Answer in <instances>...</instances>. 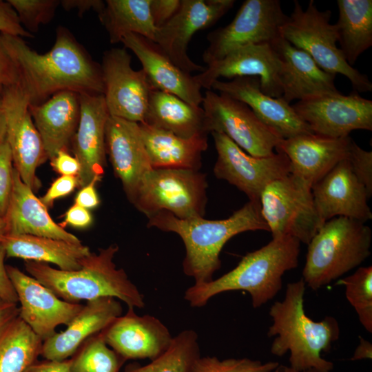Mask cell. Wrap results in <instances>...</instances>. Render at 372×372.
I'll return each instance as SVG.
<instances>
[{"instance_id": "cell-1", "label": "cell", "mask_w": 372, "mask_h": 372, "mask_svg": "<svg viewBox=\"0 0 372 372\" xmlns=\"http://www.w3.org/2000/svg\"><path fill=\"white\" fill-rule=\"evenodd\" d=\"M1 35L30 105L41 104L62 91L104 94L101 65L66 28H57L54 44L43 54L33 50L20 37Z\"/></svg>"}, {"instance_id": "cell-2", "label": "cell", "mask_w": 372, "mask_h": 372, "mask_svg": "<svg viewBox=\"0 0 372 372\" xmlns=\"http://www.w3.org/2000/svg\"><path fill=\"white\" fill-rule=\"evenodd\" d=\"M148 218V227L174 232L180 237L185 248L183 272L194 279L195 285L213 280V275L221 266L220 251L230 238L245 231H269L260 203L251 200L223 220L180 219L166 211Z\"/></svg>"}, {"instance_id": "cell-3", "label": "cell", "mask_w": 372, "mask_h": 372, "mask_svg": "<svg viewBox=\"0 0 372 372\" xmlns=\"http://www.w3.org/2000/svg\"><path fill=\"white\" fill-rule=\"evenodd\" d=\"M306 284L302 279L287 285L285 298L276 301L269 309L273 323L267 335L275 337L271 353L282 356L290 352V367L297 371L314 369L330 372L333 362L321 357V352H329L331 344L340 335L338 321L331 316L316 322L304 311V295Z\"/></svg>"}, {"instance_id": "cell-4", "label": "cell", "mask_w": 372, "mask_h": 372, "mask_svg": "<svg viewBox=\"0 0 372 372\" xmlns=\"http://www.w3.org/2000/svg\"><path fill=\"white\" fill-rule=\"evenodd\" d=\"M300 242L292 237L272 238L266 245L242 257L237 266L210 282L194 285L184 298L192 307H201L217 294L245 291L254 308L272 300L282 287L285 272L298 265Z\"/></svg>"}, {"instance_id": "cell-5", "label": "cell", "mask_w": 372, "mask_h": 372, "mask_svg": "<svg viewBox=\"0 0 372 372\" xmlns=\"http://www.w3.org/2000/svg\"><path fill=\"white\" fill-rule=\"evenodd\" d=\"M118 247L112 244L91 252L81 260V267L74 271L55 269L48 264L25 261L30 276L50 289L59 298L73 303L112 297L128 307L143 309L144 296L129 279L123 269H118L114 258Z\"/></svg>"}, {"instance_id": "cell-6", "label": "cell", "mask_w": 372, "mask_h": 372, "mask_svg": "<svg viewBox=\"0 0 372 372\" xmlns=\"http://www.w3.org/2000/svg\"><path fill=\"white\" fill-rule=\"evenodd\" d=\"M371 238L364 223L342 216L326 221L308 244L302 279L313 290L327 285L370 256Z\"/></svg>"}, {"instance_id": "cell-7", "label": "cell", "mask_w": 372, "mask_h": 372, "mask_svg": "<svg viewBox=\"0 0 372 372\" xmlns=\"http://www.w3.org/2000/svg\"><path fill=\"white\" fill-rule=\"evenodd\" d=\"M293 5V12L280 28L281 37L307 52L324 71L346 76L354 91L371 92L372 83L368 76L349 65L337 45L336 28L330 23L331 12L320 11L313 0L305 9L298 1L295 0Z\"/></svg>"}, {"instance_id": "cell-8", "label": "cell", "mask_w": 372, "mask_h": 372, "mask_svg": "<svg viewBox=\"0 0 372 372\" xmlns=\"http://www.w3.org/2000/svg\"><path fill=\"white\" fill-rule=\"evenodd\" d=\"M206 176L185 168H152L143 177L132 202L147 218L166 211L180 219L203 217Z\"/></svg>"}, {"instance_id": "cell-9", "label": "cell", "mask_w": 372, "mask_h": 372, "mask_svg": "<svg viewBox=\"0 0 372 372\" xmlns=\"http://www.w3.org/2000/svg\"><path fill=\"white\" fill-rule=\"evenodd\" d=\"M260 205L272 238L292 237L308 245L322 225L311 187L292 174L269 183L260 194Z\"/></svg>"}, {"instance_id": "cell-10", "label": "cell", "mask_w": 372, "mask_h": 372, "mask_svg": "<svg viewBox=\"0 0 372 372\" xmlns=\"http://www.w3.org/2000/svg\"><path fill=\"white\" fill-rule=\"evenodd\" d=\"M288 17L278 0L245 1L231 23L208 34L203 61L208 65L249 44L271 43L281 37Z\"/></svg>"}, {"instance_id": "cell-11", "label": "cell", "mask_w": 372, "mask_h": 372, "mask_svg": "<svg viewBox=\"0 0 372 372\" xmlns=\"http://www.w3.org/2000/svg\"><path fill=\"white\" fill-rule=\"evenodd\" d=\"M202 103L208 133L225 134L252 156L273 154L282 139L238 100L209 90L205 92Z\"/></svg>"}, {"instance_id": "cell-12", "label": "cell", "mask_w": 372, "mask_h": 372, "mask_svg": "<svg viewBox=\"0 0 372 372\" xmlns=\"http://www.w3.org/2000/svg\"><path fill=\"white\" fill-rule=\"evenodd\" d=\"M29 105L28 96L19 81L3 88L1 113L14 167L22 180L34 192L41 186L37 169L48 158Z\"/></svg>"}, {"instance_id": "cell-13", "label": "cell", "mask_w": 372, "mask_h": 372, "mask_svg": "<svg viewBox=\"0 0 372 372\" xmlns=\"http://www.w3.org/2000/svg\"><path fill=\"white\" fill-rule=\"evenodd\" d=\"M211 135L217 152L214 175L244 192L249 200L260 203V194L269 183L290 174L289 161L282 152L255 157L225 134L211 132Z\"/></svg>"}, {"instance_id": "cell-14", "label": "cell", "mask_w": 372, "mask_h": 372, "mask_svg": "<svg viewBox=\"0 0 372 372\" xmlns=\"http://www.w3.org/2000/svg\"><path fill=\"white\" fill-rule=\"evenodd\" d=\"M125 48L105 51L101 64L104 98L110 116L143 123L149 96L155 90L145 71L135 70Z\"/></svg>"}, {"instance_id": "cell-15", "label": "cell", "mask_w": 372, "mask_h": 372, "mask_svg": "<svg viewBox=\"0 0 372 372\" xmlns=\"http://www.w3.org/2000/svg\"><path fill=\"white\" fill-rule=\"evenodd\" d=\"M234 3V0H182L174 17L157 28L154 42L181 70L189 74L202 72L205 67L189 58L188 44L197 31L216 23Z\"/></svg>"}, {"instance_id": "cell-16", "label": "cell", "mask_w": 372, "mask_h": 372, "mask_svg": "<svg viewBox=\"0 0 372 372\" xmlns=\"http://www.w3.org/2000/svg\"><path fill=\"white\" fill-rule=\"evenodd\" d=\"M291 106L317 135L345 138L353 130H372V101L355 91L301 100Z\"/></svg>"}, {"instance_id": "cell-17", "label": "cell", "mask_w": 372, "mask_h": 372, "mask_svg": "<svg viewBox=\"0 0 372 372\" xmlns=\"http://www.w3.org/2000/svg\"><path fill=\"white\" fill-rule=\"evenodd\" d=\"M282 62L271 43L249 44L239 48L220 60L207 65L205 70L194 76L201 87L211 89L212 83L220 77L232 79L241 76H256L265 94L280 98Z\"/></svg>"}, {"instance_id": "cell-18", "label": "cell", "mask_w": 372, "mask_h": 372, "mask_svg": "<svg viewBox=\"0 0 372 372\" xmlns=\"http://www.w3.org/2000/svg\"><path fill=\"white\" fill-rule=\"evenodd\" d=\"M8 275L20 304L19 317L43 340L61 324L67 326L83 304L65 301L34 277L6 265Z\"/></svg>"}, {"instance_id": "cell-19", "label": "cell", "mask_w": 372, "mask_h": 372, "mask_svg": "<svg viewBox=\"0 0 372 372\" xmlns=\"http://www.w3.org/2000/svg\"><path fill=\"white\" fill-rule=\"evenodd\" d=\"M311 192L322 224L338 216L364 223L372 218L367 203L371 196L353 174L347 158L316 183Z\"/></svg>"}, {"instance_id": "cell-20", "label": "cell", "mask_w": 372, "mask_h": 372, "mask_svg": "<svg viewBox=\"0 0 372 372\" xmlns=\"http://www.w3.org/2000/svg\"><path fill=\"white\" fill-rule=\"evenodd\" d=\"M102 332L107 344L126 361L156 358L168 349L174 337L159 319L138 316L132 307Z\"/></svg>"}, {"instance_id": "cell-21", "label": "cell", "mask_w": 372, "mask_h": 372, "mask_svg": "<svg viewBox=\"0 0 372 372\" xmlns=\"http://www.w3.org/2000/svg\"><path fill=\"white\" fill-rule=\"evenodd\" d=\"M211 88L245 103L264 124L283 139L313 134L309 126L282 97L273 98L262 92L258 77H236L227 81L216 80Z\"/></svg>"}, {"instance_id": "cell-22", "label": "cell", "mask_w": 372, "mask_h": 372, "mask_svg": "<svg viewBox=\"0 0 372 372\" xmlns=\"http://www.w3.org/2000/svg\"><path fill=\"white\" fill-rule=\"evenodd\" d=\"M79 102L80 117L72 143L81 166L77 177L82 187L104 174L105 127L110 114L103 94H79Z\"/></svg>"}, {"instance_id": "cell-23", "label": "cell", "mask_w": 372, "mask_h": 372, "mask_svg": "<svg viewBox=\"0 0 372 372\" xmlns=\"http://www.w3.org/2000/svg\"><path fill=\"white\" fill-rule=\"evenodd\" d=\"M353 141L350 136L331 138L315 134H302L282 138L275 149L288 158L290 174L312 187L347 158Z\"/></svg>"}, {"instance_id": "cell-24", "label": "cell", "mask_w": 372, "mask_h": 372, "mask_svg": "<svg viewBox=\"0 0 372 372\" xmlns=\"http://www.w3.org/2000/svg\"><path fill=\"white\" fill-rule=\"evenodd\" d=\"M105 147L114 174L132 203L143 177L152 169L139 123L110 116L105 127Z\"/></svg>"}, {"instance_id": "cell-25", "label": "cell", "mask_w": 372, "mask_h": 372, "mask_svg": "<svg viewBox=\"0 0 372 372\" xmlns=\"http://www.w3.org/2000/svg\"><path fill=\"white\" fill-rule=\"evenodd\" d=\"M121 43L139 59L154 89L174 94L192 105L202 103V87L194 76L174 64L156 43L133 33L124 36Z\"/></svg>"}, {"instance_id": "cell-26", "label": "cell", "mask_w": 372, "mask_h": 372, "mask_svg": "<svg viewBox=\"0 0 372 372\" xmlns=\"http://www.w3.org/2000/svg\"><path fill=\"white\" fill-rule=\"evenodd\" d=\"M122 313L121 303L116 298L87 301L64 331L43 340L41 356L49 360L70 358L85 341L105 329Z\"/></svg>"}, {"instance_id": "cell-27", "label": "cell", "mask_w": 372, "mask_h": 372, "mask_svg": "<svg viewBox=\"0 0 372 372\" xmlns=\"http://www.w3.org/2000/svg\"><path fill=\"white\" fill-rule=\"evenodd\" d=\"M271 44L282 62L281 97L287 103L340 93L334 83L335 75L321 69L307 52L282 37Z\"/></svg>"}, {"instance_id": "cell-28", "label": "cell", "mask_w": 372, "mask_h": 372, "mask_svg": "<svg viewBox=\"0 0 372 372\" xmlns=\"http://www.w3.org/2000/svg\"><path fill=\"white\" fill-rule=\"evenodd\" d=\"M7 234H28L81 243L50 217L47 207L21 178L14 167L12 193L4 217Z\"/></svg>"}, {"instance_id": "cell-29", "label": "cell", "mask_w": 372, "mask_h": 372, "mask_svg": "<svg viewBox=\"0 0 372 372\" xmlns=\"http://www.w3.org/2000/svg\"><path fill=\"white\" fill-rule=\"evenodd\" d=\"M29 110L48 159L67 149L77 129L80 117L79 94L62 91Z\"/></svg>"}, {"instance_id": "cell-30", "label": "cell", "mask_w": 372, "mask_h": 372, "mask_svg": "<svg viewBox=\"0 0 372 372\" xmlns=\"http://www.w3.org/2000/svg\"><path fill=\"white\" fill-rule=\"evenodd\" d=\"M140 125L142 139L152 168L199 170L202 153L208 147L207 135L185 138L172 132Z\"/></svg>"}, {"instance_id": "cell-31", "label": "cell", "mask_w": 372, "mask_h": 372, "mask_svg": "<svg viewBox=\"0 0 372 372\" xmlns=\"http://www.w3.org/2000/svg\"><path fill=\"white\" fill-rule=\"evenodd\" d=\"M1 243L7 258L52 263L64 271L79 269L81 260L91 253L81 242L28 234H6Z\"/></svg>"}, {"instance_id": "cell-32", "label": "cell", "mask_w": 372, "mask_h": 372, "mask_svg": "<svg viewBox=\"0 0 372 372\" xmlns=\"http://www.w3.org/2000/svg\"><path fill=\"white\" fill-rule=\"evenodd\" d=\"M190 138L208 135L204 110L178 96L158 90L150 94L143 123Z\"/></svg>"}, {"instance_id": "cell-33", "label": "cell", "mask_w": 372, "mask_h": 372, "mask_svg": "<svg viewBox=\"0 0 372 372\" xmlns=\"http://www.w3.org/2000/svg\"><path fill=\"white\" fill-rule=\"evenodd\" d=\"M338 20L335 23L340 49L352 66L372 45V1L338 0Z\"/></svg>"}, {"instance_id": "cell-34", "label": "cell", "mask_w": 372, "mask_h": 372, "mask_svg": "<svg viewBox=\"0 0 372 372\" xmlns=\"http://www.w3.org/2000/svg\"><path fill=\"white\" fill-rule=\"evenodd\" d=\"M151 0H107L98 14L112 44L121 42L124 36L133 33L154 40L157 28L151 12Z\"/></svg>"}, {"instance_id": "cell-35", "label": "cell", "mask_w": 372, "mask_h": 372, "mask_svg": "<svg viewBox=\"0 0 372 372\" xmlns=\"http://www.w3.org/2000/svg\"><path fill=\"white\" fill-rule=\"evenodd\" d=\"M43 340L19 317L0 337V372H25L41 356Z\"/></svg>"}, {"instance_id": "cell-36", "label": "cell", "mask_w": 372, "mask_h": 372, "mask_svg": "<svg viewBox=\"0 0 372 372\" xmlns=\"http://www.w3.org/2000/svg\"><path fill=\"white\" fill-rule=\"evenodd\" d=\"M200 356L198 335L192 329L173 337L168 349L145 365H128L124 372H189Z\"/></svg>"}, {"instance_id": "cell-37", "label": "cell", "mask_w": 372, "mask_h": 372, "mask_svg": "<svg viewBox=\"0 0 372 372\" xmlns=\"http://www.w3.org/2000/svg\"><path fill=\"white\" fill-rule=\"evenodd\" d=\"M70 361L71 372H120L126 362L107 344L102 331L85 341Z\"/></svg>"}, {"instance_id": "cell-38", "label": "cell", "mask_w": 372, "mask_h": 372, "mask_svg": "<svg viewBox=\"0 0 372 372\" xmlns=\"http://www.w3.org/2000/svg\"><path fill=\"white\" fill-rule=\"evenodd\" d=\"M345 287V296L354 308L360 322L372 332V267H359L338 282Z\"/></svg>"}, {"instance_id": "cell-39", "label": "cell", "mask_w": 372, "mask_h": 372, "mask_svg": "<svg viewBox=\"0 0 372 372\" xmlns=\"http://www.w3.org/2000/svg\"><path fill=\"white\" fill-rule=\"evenodd\" d=\"M16 12L23 28L34 35L40 25L53 19L60 0H8Z\"/></svg>"}, {"instance_id": "cell-40", "label": "cell", "mask_w": 372, "mask_h": 372, "mask_svg": "<svg viewBox=\"0 0 372 372\" xmlns=\"http://www.w3.org/2000/svg\"><path fill=\"white\" fill-rule=\"evenodd\" d=\"M278 362L262 363L249 358H228L223 360L215 356H200L189 372H273Z\"/></svg>"}, {"instance_id": "cell-41", "label": "cell", "mask_w": 372, "mask_h": 372, "mask_svg": "<svg viewBox=\"0 0 372 372\" xmlns=\"http://www.w3.org/2000/svg\"><path fill=\"white\" fill-rule=\"evenodd\" d=\"M13 161L8 141L0 142V217L4 218L8 209L13 185Z\"/></svg>"}, {"instance_id": "cell-42", "label": "cell", "mask_w": 372, "mask_h": 372, "mask_svg": "<svg viewBox=\"0 0 372 372\" xmlns=\"http://www.w3.org/2000/svg\"><path fill=\"white\" fill-rule=\"evenodd\" d=\"M347 160L351 170L364 186L369 194L372 195V152L361 148L353 141Z\"/></svg>"}, {"instance_id": "cell-43", "label": "cell", "mask_w": 372, "mask_h": 372, "mask_svg": "<svg viewBox=\"0 0 372 372\" xmlns=\"http://www.w3.org/2000/svg\"><path fill=\"white\" fill-rule=\"evenodd\" d=\"M0 33L21 38L34 37L23 28L16 12L8 1H0Z\"/></svg>"}, {"instance_id": "cell-44", "label": "cell", "mask_w": 372, "mask_h": 372, "mask_svg": "<svg viewBox=\"0 0 372 372\" xmlns=\"http://www.w3.org/2000/svg\"><path fill=\"white\" fill-rule=\"evenodd\" d=\"M78 185L77 176H61L52 183L40 200L47 208L50 207L56 199L70 194Z\"/></svg>"}, {"instance_id": "cell-45", "label": "cell", "mask_w": 372, "mask_h": 372, "mask_svg": "<svg viewBox=\"0 0 372 372\" xmlns=\"http://www.w3.org/2000/svg\"><path fill=\"white\" fill-rule=\"evenodd\" d=\"M181 1L182 0H151L150 12L156 28L174 17L178 10Z\"/></svg>"}, {"instance_id": "cell-46", "label": "cell", "mask_w": 372, "mask_h": 372, "mask_svg": "<svg viewBox=\"0 0 372 372\" xmlns=\"http://www.w3.org/2000/svg\"><path fill=\"white\" fill-rule=\"evenodd\" d=\"M17 68L6 52L0 33V89L19 82Z\"/></svg>"}, {"instance_id": "cell-47", "label": "cell", "mask_w": 372, "mask_h": 372, "mask_svg": "<svg viewBox=\"0 0 372 372\" xmlns=\"http://www.w3.org/2000/svg\"><path fill=\"white\" fill-rule=\"evenodd\" d=\"M50 160L52 167L61 176H78L81 169L80 163L67 149L59 150Z\"/></svg>"}, {"instance_id": "cell-48", "label": "cell", "mask_w": 372, "mask_h": 372, "mask_svg": "<svg viewBox=\"0 0 372 372\" xmlns=\"http://www.w3.org/2000/svg\"><path fill=\"white\" fill-rule=\"evenodd\" d=\"M92 216L87 209L74 203L64 214V221L60 225L62 227L70 225L76 228L85 229L92 224Z\"/></svg>"}, {"instance_id": "cell-49", "label": "cell", "mask_w": 372, "mask_h": 372, "mask_svg": "<svg viewBox=\"0 0 372 372\" xmlns=\"http://www.w3.org/2000/svg\"><path fill=\"white\" fill-rule=\"evenodd\" d=\"M101 178L95 176L90 183L82 187L76 196L75 204L87 209L96 207L100 203V200L96 189V185Z\"/></svg>"}, {"instance_id": "cell-50", "label": "cell", "mask_w": 372, "mask_h": 372, "mask_svg": "<svg viewBox=\"0 0 372 372\" xmlns=\"http://www.w3.org/2000/svg\"><path fill=\"white\" fill-rule=\"evenodd\" d=\"M6 257L5 249L0 242V297L7 301L18 303L14 287L8 275L4 260Z\"/></svg>"}, {"instance_id": "cell-51", "label": "cell", "mask_w": 372, "mask_h": 372, "mask_svg": "<svg viewBox=\"0 0 372 372\" xmlns=\"http://www.w3.org/2000/svg\"><path fill=\"white\" fill-rule=\"evenodd\" d=\"M60 6L67 11L76 10L79 16L90 10H94L99 14L105 7V1L101 0H60Z\"/></svg>"}, {"instance_id": "cell-52", "label": "cell", "mask_w": 372, "mask_h": 372, "mask_svg": "<svg viewBox=\"0 0 372 372\" xmlns=\"http://www.w3.org/2000/svg\"><path fill=\"white\" fill-rule=\"evenodd\" d=\"M25 372H71L70 358L64 360H37Z\"/></svg>"}, {"instance_id": "cell-53", "label": "cell", "mask_w": 372, "mask_h": 372, "mask_svg": "<svg viewBox=\"0 0 372 372\" xmlns=\"http://www.w3.org/2000/svg\"><path fill=\"white\" fill-rule=\"evenodd\" d=\"M18 303L7 301L0 297V337L11 323L19 317Z\"/></svg>"}, {"instance_id": "cell-54", "label": "cell", "mask_w": 372, "mask_h": 372, "mask_svg": "<svg viewBox=\"0 0 372 372\" xmlns=\"http://www.w3.org/2000/svg\"><path fill=\"white\" fill-rule=\"evenodd\" d=\"M360 343L355 350L351 360H360L363 359H371L372 358V344L371 343L359 336Z\"/></svg>"}, {"instance_id": "cell-55", "label": "cell", "mask_w": 372, "mask_h": 372, "mask_svg": "<svg viewBox=\"0 0 372 372\" xmlns=\"http://www.w3.org/2000/svg\"><path fill=\"white\" fill-rule=\"evenodd\" d=\"M273 372H300L297 371L290 366H285V365H280L273 371ZM301 372H320L314 369H309L304 371Z\"/></svg>"}, {"instance_id": "cell-56", "label": "cell", "mask_w": 372, "mask_h": 372, "mask_svg": "<svg viewBox=\"0 0 372 372\" xmlns=\"http://www.w3.org/2000/svg\"><path fill=\"white\" fill-rule=\"evenodd\" d=\"M6 126L4 117L1 112L0 113V142L6 137Z\"/></svg>"}, {"instance_id": "cell-57", "label": "cell", "mask_w": 372, "mask_h": 372, "mask_svg": "<svg viewBox=\"0 0 372 372\" xmlns=\"http://www.w3.org/2000/svg\"><path fill=\"white\" fill-rule=\"evenodd\" d=\"M7 225L4 218L0 217V242L3 237L7 234Z\"/></svg>"}, {"instance_id": "cell-58", "label": "cell", "mask_w": 372, "mask_h": 372, "mask_svg": "<svg viewBox=\"0 0 372 372\" xmlns=\"http://www.w3.org/2000/svg\"><path fill=\"white\" fill-rule=\"evenodd\" d=\"M2 90L3 89H0V113L1 112Z\"/></svg>"}]
</instances>
